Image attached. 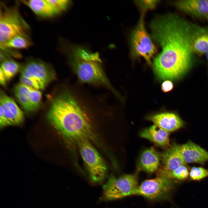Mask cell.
Wrapping results in <instances>:
<instances>
[{
  "instance_id": "1",
  "label": "cell",
  "mask_w": 208,
  "mask_h": 208,
  "mask_svg": "<svg viewBox=\"0 0 208 208\" xmlns=\"http://www.w3.org/2000/svg\"><path fill=\"white\" fill-rule=\"evenodd\" d=\"M150 27L153 39L161 49L152 64L156 75L161 80L182 78L196 60L194 41L207 29L174 14L157 16Z\"/></svg>"
},
{
  "instance_id": "2",
  "label": "cell",
  "mask_w": 208,
  "mask_h": 208,
  "mask_svg": "<svg viewBox=\"0 0 208 208\" xmlns=\"http://www.w3.org/2000/svg\"><path fill=\"white\" fill-rule=\"evenodd\" d=\"M96 114L92 101L82 94L61 88L52 99L47 114L50 123L64 136L76 140L92 139V118Z\"/></svg>"
},
{
  "instance_id": "3",
  "label": "cell",
  "mask_w": 208,
  "mask_h": 208,
  "mask_svg": "<svg viewBox=\"0 0 208 208\" xmlns=\"http://www.w3.org/2000/svg\"><path fill=\"white\" fill-rule=\"evenodd\" d=\"M68 61L79 83L103 87L119 96L107 76L101 61L84 59L71 52L68 55Z\"/></svg>"
},
{
  "instance_id": "4",
  "label": "cell",
  "mask_w": 208,
  "mask_h": 208,
  "mask_svg": "<svg viewBox=\"0 0 208 208\" xmlns=\"http://www.w3.org/2000/svg\"><path fill=\"white\" fill-rule=\"evenodd\" d=\"M17 5L8 6L1 3L0 45L17 36L30 39V27L21 16Z\"/></svg>"
},
{
  "instance_id": "5",
  "label": "cell",
  "mask_w": 208,
  "mask_h": 208,
  "mask_svg": "<svg viewBox=\"0 0 208 208\" xmlns=\"http://www.w3.org/2000/svg\"><path fill=\"white\" fill-rule=\"evenodd\" d=\"M76 140L91 180L95 183H101L107 174V168L105 163L88 139L81 138Z\"/></svg>"
},
{
  "instance_id": "6",
  "label": "cell",
  "mask_w": 208,
  "mask_h": 208,
  "mask_svg": "<svg viewBox=\"0 0 208 208\" xmlns=\"http://www.w3.org/2000/svg\"><path fill=\"white\" fill-rule=\"evenodd\" d=\"M134 174H127L118 177L111 175L102 187V199L111 201L135 195L138 186Z\"/></svg>"
},
{
  "instance_id": "7",
  "label": "cell",
  "mask_w": 208,
  "mask_h": 208,
  "mask_svg": "<svg viewBox=\"0 0 208 208\" xmlns=\"http://www.w3.org/2000/svg\"><path fill=\"white\" fill-rule=\"evenodd\" d=\"M143 13L131 37V51L135 57L144 58L149 65L156 51V47L145 27Z\"/></svg>"
},
{
  "instance_id": "8",
  "label": "cell",
  "mask_w": 208,
  "mask_h": 208,
  "mask_svg": "<svg viewBox=\"0 0 208 208\" xmlns=\"http://www.w3.org/2000/svg\"><path fill=\"white\" fill-rule=\"evenodd\" d=\"M174 184L172 179L160 174L156 178L144 181L138 186L135 195L152 200L163 199L169 195Z\"/></svg>"
},
{
  "instance_id": "9",
  "label": "cell",
  "mask_w": 208,
  "mask_h": 208,
  "mask_svg": "<svg viewBox=\"0 0 208 208\" xmlns=\"http://www.w3.org/2000/svg\"><path fill=\"white\" fill-rule=\"evenodd\" d=\"M21 76L34 79L46 86L56 79L55 72L51 66L41 60L30 59L21 67Z\"/></svg>"
},
{
  "instance_id": "10",
  "label": "cell",
  "mask_w": 208,
  "mask_h": 208,
  "mask_svg": "<svg viewBox=\"0 0 208 208\" xmlns=\"http://www.w3.org/2000/svg\"><path fill=\"white\" fill-rule=\"evenodd\" d=\"M176 146L186 163L203 164L208 161V152L191 141Z\"/></svg>"
},
{
  "instance_id": "11",
  "label": "cell",
  "mask_w": 208,
  "mask_h": 208,
  "mask_svg": "<svg viewBox=\"0 0 208 208\" xmlns=\"http://www.w3.org/2000/svg\"><path fill=\"white\" fill-rule=\"evenodd\" d=\"M174 5L180 11L195 18L208 15V0H179Z\"/></svg>"
},
{
  "instance_id": "12",
  "label": "cell",
  "mask_w": 208,
  "mask_h": 208,
  "mask_svg": "<svg viewBox=\"0 0 208 208\" xmlns=\"http://www.w3.org/2000/svg\"><path fill=\"white\" fill-rule=\"evenodd\" d=\"M147 119L152 121L154 125L169 132L176 130L183 127V121L176 114L164 112L149 116Z\"/></svg>"
},
{
  "instance_id": "13",
  "label": "cell",
  "mask_w": 208,
  "mask_h": 208,
  "mask_svg": "<svg viewBox=\"0 0 208 208\" xmlns=\"http://www.w3.org/2000/svg\"><path fill=\"white\" fill-rule=\"evenodd\" d=\"M161 159L164 169L173 171L182 166H186V163L178 151L176 144L167 148L161 155Z\"/></svg>"
},
{
  "instance_id": "14",
  "label": "cell",
  "mask_w": 208,
  "mask_h": 208,
  "mask_svg": "<svg viewBox=\"0 0 208 208\" xmlns=\"http://www.w3.org/2000/svg\"><path fill=\"white\" fill-rule=\"evenodd\" d=\"M169 132L155 125L146 128L140 133V136L162 147L170 145Z\"/></svg>"
},
{
  "instance_id": "15",
  "label": "cell",
  "mask_w": 208,
  "mask_h": 208,
  "mask_svg": "<svg viewBox=\"0 0 208 208\" xmlns=\"http://www.w3.org/2000/svg\"><path fill=\"white\" fill-rule=\"evenodd\" d=\"M20 1L39 17L50 18L57 15L47 0H23Z\"/></svg>"
},
{
  "instance_id": "16",
  "label": "cell",
  "mask_w": 208,
  "mask_h": 208,
  "mask_svg": "<svg viewBox=\"0 0 208 208\" xmlns=\"http://www.w3.org/2000/svg\"><path fill=\"white\" fill-rule=\"evenodd\" d=\"M160 162V156L153 148L147 149L142 153L138 167L141 170L149 173L153 172L158 169Z\"/></svg>"
},
{
  "instance_id": "17",
  "label": "cell",
  "mask_w": 208,
  "mask_h": 208,
  "mask_svg": "<svg viewBox=\"0 0 208 208\" xmlns=\"http://www.w3.org/2000/svg\"><path fill=\"white\" fill-rule=\"evenodd\" d=\"M30 87L20 83L14 88V93L18 101L23 109L27 112L35 111L30 102L29 92Z\"/></svg>"
},
{
  "instance_id": "18",
  "label": "cell",
  "mask_w": 208,
  "mask_h": 208,
  "mask_svg": "<svg viewBox=\"0 0 208 208\" xmlns=\"http://www.w3.org/2000/svg\"><path fill=\"white\" fill-rule=\"evenodd\" d=\"M0 101L3 103L12 112L19 124L21 123L24 118L23 111L17 105L14 100L1 90Z\"/></svg>"
},
{
  "instance_id": "19",
  "label": "cell",
  "mask_w": 208,
  "mask_h": 208,
  "mask_svg": "<svg viewBox=\"0 0 208 208\" xmlns=\"http://www.w3.org/2000/svg\"><path fill=\"white\" fill-rule=\"evenodd\" d=\"M32 44L30 39L25 36H17L14 37L4 44L0 45V47L12 49H26Z\"/></svg>"
},
{
  "instance_id": "20",
  "label": "cell",
  "mask_w": 208,
  "mask_h": 208,
  "mask_svg": "<svg viewBox=\"0 0 208 208\" xmlns=\"http://www.w3.org/2000/svg\"><path fill=\"white\" fill-rule=\"evenodd\" d=\"M21 68L18 63L10 58L1 62L0 68L3 71L7 80H8L17 73Z\"/></svg>"
},
{
  "instance_id": "21",
  "label": "cell",
  "mask_w": 208,
  "mask_h": 208,
  "mask_svg": "<svg viewBox=\"0 0 208 208\" xmlns=\"http://www.w3.org/2000/svg\"><path fill=\"white\" fill-rule=\"evenodd\" d=\"M193 48L197 55L206 54L208 52V31L207 30L196 37L194 42Z\"/></svg>"
},
{
  "instance_id": "22",
  "label": "cell",
  "mask_w": 208,
  "mask_h": 208,
  "mask_svg": "<svg viewBox=\"0 0 208 208\" xmlns=\"http://www.w3.org/2000/svg\"><path fill=\"white\" fill-rule=\"evenodd\" d=\"M160 174L164 175L171 179H174L179 180H184L188 177L189 173L186 166H180L172 171H168L161 170Z\"/></svg>"
},
{
  "instance_id": "23",
  "label": "cell",
  "mask_w": 208,
  "mask_h": 208,
  "mask_svg": "<svg viewBox=\"0 0 208 208\" xmlns=\"http://www.w3.org/2000/svg\"><path fill=\"white\" fill-rule=\"evenodd\" d=\"M190 180L199 181L208 177V170L201 167H193L189 172Z\"/></svg>"
},
{
  "instance_id": "24",
  "label": "cell",
  "mask_w": 208,
  "mask_h": 208,
  "mask_svg": "<svg viewBox=\"0 0 208 208\" xmlns=\"http://www.w3.org/2000/svg\"><path fill=\"white\" fill-rule=\"evenodd\" d=\"M29 96L31 104L36 111L39 108L40 105L41 92L39 90L30 87Z\"/></svg>"
},
{
  "instance_id": "25",
  "label": "cell",
  "mask_w": 208,
  "mask_h": 208,
  "mask_svg": "<svg viewBox=\"0 0 208 208\" xmlns=\"http://www.w3.org/2000/svg\"><path fill=\"white\" fill-rule=\"evenodd\" d=\"M57 14L65 10L70 3L68 0H47Z\"/></svg>"
},
{
  "instance_id": "26",
  "label": "cell",
  "mask_w": 208,
  "mask_h": 208,
  "mask_svg": "<svg viewBox=\"0 0 208 208\" xmlns=\"http://www.w3.org/2000/svg\"><path fill=\"white\" fill-rule=\"evenodd\" d=\"M21 83L27 86L37 90L43 89L46 87L37 81L28 78L21 76L20 78Z\"/></svg>"
},
{
  "instance_id": "27",
  "label": "cell",
  "mask_w": 208,
  "mask_h": 208,
  "mask_svg": "<svg viewBox=\"0 0 208 208\" xmlns=\"http://www.w3.org/2000/svg\"><path fill=\"white\" fill-rule=\"evenodd\" d=\"M158 0H138L135 3L144 11L154 8L159 2Z\"/></svg>"
},
{
  "instance_id": "28",
  "label": "cell",
  "mask_w": 208,
  "mask_h": 208,
  "mask_svg": "<svg viewBox=\"0 0 208 208\" xmlns=\"http://www.w3.org/2000/svg\"><path fill=\"white\" fill-rule=\"evenodd\" d=\"M173 83L168 80L164 81L161 86V90L164 92H167L171 91L173 89Z\"/></svg>"
},
{
  "instance_id": "29",
  "label": "cell",
  "mask_w": 208,
  "mask_h": 208,
  "mask_svg": "<svg viewBox=\"0 0 208 208\" xmlns=\"http://www.w3.org/2000/svg\"><path fill=\"white\" fill-rule=\"evenodd\" d=\"M8 125L9 124L4 115L3 108L0 105V127L3 128Z\"/></svg>"
},
{
  "instance_id": "30",
  "label": "cell",
  "mask_w": 208,
  "mask_h": 208,
  "mask_svg": "<svg viewBox=\"0 0 208 208\" xmlns=\"http://www.w3.org/2000/svg\"><path fill=\"white\" fill-rule=\"evenodd\" d=\"M7 79L1 69L0 68V83L3 86H6Z\"/></svg>"
},
{
  "instance_id": "31",
  "label": "cell",
  "mask_w": 208,
  "mask_h": 208,
  "mask_svg": "<svg viewBox=\"0 0 208 208\" xmlns=\"http://www.w3.org/2000/svg\"><path fill=\"white\" fill-rule=\"evenodd\" d=\"M206 58L207 61L208 65V52L205 54Z\"/></svg>"
},
{
  "instance_id": "32",
  "label": "cell",
  "mask_w": 208,
  "mask_h": 208,
  "mask_svg": "<svg viewBox=\"0 0 208 208\" xmlns=\"http://www.w3.org/2000/svg\"><path fill=\"white\" fill-rule=\"evenodd\" d=\"M206 18H207V21H208V15L207 16V17H206Z\"/></svg>"
}]
</instances>
